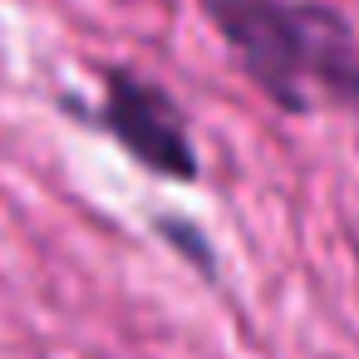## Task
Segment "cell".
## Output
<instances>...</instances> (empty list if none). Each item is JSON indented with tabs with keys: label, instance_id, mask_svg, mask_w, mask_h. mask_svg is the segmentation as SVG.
<instances>
[{
	"label": "cell",
	"instance_id": "obj_1",
	"mask_svg": "<svg viewBox=\"0 0 359 359\" xmlns=\"http://www.w3.org/2000/svg\"><path fill=\"white\" fill-rule=\"evenodd\" d=\"M202 11L280 109H359V45L334 11L290 0H202Z\"/></svg>",
	"mask_w": 359,
	"mask_h": 359
},
{
	"label": "cell",
	"instance_id": "obj_2",
	"mask_svg": "<svg viewBox=\"0 0 359 359\" xmlns=\"http://www.w3.org/2000/svg\"><path fill=\"white\" fill-rule=\"evenodd\" d=\"M99 118L148 172H163L177 182L197 177V153L187 143L182 114L163 89H153L133 74H109V94H104Z\"/></svg>",
	"mask_w": 359,
	"mask_h": 359
}]
</instances>
